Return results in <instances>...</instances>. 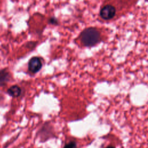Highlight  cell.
<instances>
[{
    "mask_svg": "<svg viewBox=\"0 0 148 148\" xmlns=\"http://www.w3.org/2000/svg\"><path fill=\"white\" fill-rule=\"evenodd\" d=\"M49 23L51 24H57L58 23V20L56 18L51 17L49 18Z\"/></svg>",
    "mask_w": 148,
    "mask_h": 148,
    "instance_id": "8",
    "label": "cell"
},
{
    "mask_svg": "<svg viewBox=\"0 0 148 148\" xmlns=\"http://www.w3.org/2000/svg\"><path fill=\"white\" fill-rule=\"evenodd\" d=\"M80 39L82 43L87 47L95 45L101 39V34L97 28L88 27L84 29L80 34Z\"/></svg>",
    "mask_w": 148,
    "mask_h": 148,
    "instance_id": "1",
    "label": "cell"
},
{
    "mask_svg": "<svg viewBox=\"0 0 148 148\" xmlns=\"http://www.w3.org/2000/svg\"><path fill=\"white\" fill-rule=\"evenodd\" d=\"M37 135L40 142H45L47 140L55 137L54 128L49 123H46L39 129Z\"/></svg>",
    "mask_w": 148,
    "mask_h": 148,
    "instance_id": "2",
    "label": "cell"
},
{
    "mask_svg": "<svg viewBox=\"0 0 148 148\" xmlns=\"http://www.w3.org/2000/svg\"><path fill=\"white\" fill-rule=\"evenodd\" d=\"M105 148H116V147L114 146H108L106 147Z\"/></svg>",
    "mask_w": 148,
    "mask_h": 148,
    "instance_id": "9",
    "label": "cell"
},
{
    "mask_svg": "<svg viewBox=\"0 0 148 148\" xmlns=\"http://www.w3.org/2000/svg\"><path fill=\"white\" fill-rule=\"evenodd\" d=\"M7 93L12 97H17L20 95L21 89L17 85H13L7 90Z\"/></svg>",
    "mask_w": 148,
    "mask_h": 148,
    "instance_id": "5",
    "label": "cell"
},
{
    "mask_svg": "<svg viewBox=\"0 0 148 148\" xmlns=\"http://www.w3.org/2000/svg\"><path fill=\"white\" fill-rule=\"evenodd\" d=\"M63 148H77V143L74 140H72L66 143Z\"/></svg>",
    "mask_w": 148,
    "mask_h": 148,
    "instance_id": "7",
    "label": "cell"
},
{
    "mask_svg": "<svg viewBox=\"0 0 148 148\" xmlns=\"http://www.w3.org/2000/svg\"><path fill=\"white\" fill-rule=\"evenodd\" d=\"M10 78V75L6 70L0 71V86L7 82Z\"/></svg>",
    "mask_w": 148,
    "mask_h": 148,
    "instance_id": "6",
    "label": "cell"
},
{
    "mask_svg": "<svg viewBox=\"0 0 148 148\" xmlns=\"http://www.w3.org/2000/svg\"><path fill=\"white\" fill-rule=\"evenodd\" d=\"M42 66V61L38 57H32L28 62V69L33 73H35L40 71Z\"/></svg>",
    "mask_w": 148,
    "mask_h": 148,
    "instance_id": "4",
    "label": "cell"
},
{
    "mask_svg": "<svg viewBox=\"0 0 148 148\" xmlns=\"http://www.w3.org/2000/svg\"><path fill=\"white\" fill-rule=\"evenodd\" d=\"M116 8L112 5H106L100 10V16L104 20H110L114 17L116 14Z\"/></svg>",
    "mask_w": 148,
    "mask_h": 148,
    "instance_id": "3",
    "label": "cell"
}]
</instances>
